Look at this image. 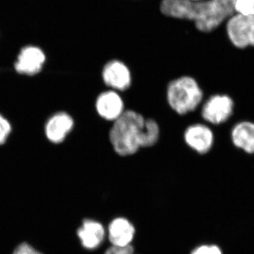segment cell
<instances>
[{
	"label": "cell",
	"instance_id": "9c48e42d",
	"mask_svg": "<svg viewBox=\"0 0 254 254\" xmlns=\"http://www.w3.org/2000/svg\"><path fill=\"white\" fill-rule=\"evenodd\" d=\"M46 60V55L41 48L32 46L24 47L14 64L15 70L21 74L33 76L41 72Z\"/></svg>",
	"mask_w": 254,
	"mask_h": 254
},
{
	"label": "cell",
	"instance_id": "9a60e30c",
	"mask_svg": "<svg viewBox=\"0 0 254 254\" xmlns=\"http://www.w3.org/2000/svg\"><path fill=\"white\" fill-rule=\"evenodd\" d=\"M191 254H224L223 250L217 245H202L192 252Z\"/></svg>",
	"mask_w": 254,
	"mask_h": 254
},
{
	"label": "cell",
	"instance_id": "7c38bea8",
	"mask_svg": "<svg viewBox=\"0 0 254 254\" xmlns=\"http://www.w3.org/2000/svg\"><path fill=\"white\" fill-rule=\"evenodd\" d=\"M109 240L114 247H124L129 245L134 237L135 228L127 219H115L110 224Z\"/></svg>",
	"mask_w": 254,
	"mask_h": 254
},
{
	"label": "cell",
	"instance_id": "277c9868",
	"mask_svg": "<svg viewBox=\"0 0 254 254\" xmlns=\"http://www.w3.org/2000/svg\"><path fill=\"white\" fill-rule=\"evenodd\" d=\"M235 100L227 93H215L205 100L200 115L206 123L221 125L231 120L235 115Z\"/></svg>",
	"mask_w": 254,
	"mask_h": 254
},
{
	"label": "cell",
	"instance_id": "5b68a950",
	"mask_svg": "<svg viewBox=\"0 0 254 254\" xmlns=\"http://www.w3.org/2000/svg\"><path fill=\"white\" fill-rule=\"evenodd\" d=\"M227 32L235 48L241 50L254 48V15H233L227 22Z\"/></svg>",
	"mask_w": 254,
	"mask_h": 254
},
{
	"label": "cell",
	"instance_id": "7a4b0ae2",
	"mask_svg": "<svg viewBox=\"0 0 254 254\" xmlns=\"http://www.w3.org/2000/svg\"><path fill=\"white\" fill-rule=\"evenodd\" d=\"M160 11L170 17L193 21L198 31L209 33L235 14V0H163Z\"/></svg>",
	"mask_w": 254,
	"mask_h": 254
},
{
	"label": "cell",
	"instance_id": "2e32d148",
	"mask_svg": "<svg viewBox=\"0 0 254 254\" xmlns=\"http://www.w3.org/2000/svg\"><path fill=\"white\" fill-rule=\"evenodd\" d=\"M11 131V125L0 115V145L4 144Z\"/></svg>",
	"mask_w": 254,
	"mask_h": 254
},
{
	"label": "cell",
	"instance_id": "e0dca14e",
	"mask_svg": "<svg viewBox=\"0 0 254 254\" xmlns=\"http://www.w3.org/2000/svg\"><path fill=\"white\" fill-rule=\"evenodd\" d=\"M134 249L131 245L124 247H110L106 250L104 254H133Z\"/></svg>",
	"mask_w": 254,
	"mask_h": 254
},
{
	"label": "cell",
	"instance_id": "8992f818",
	"mask_svg": "<svg viewBox=\"0 0 254 254\" xmlns=\"http://www.w3.org/2000/svg\"><path fill=\"white\" fill-rule=\"evenodd\" d=\"M184 140L190 149L198 154L205 155L213 148L215 133L211 128L205 124H193L185 130Z\"/></svg>",
	"mask_w": 254,
	"mask_h": 254
},
{
	"label": "cell",
	"instance_id": "3957f363",
	"mask_svg": "<svg viewBox=\"0 0 254 254\" xmlns=\"http://www.w3.org/2000/svg\"><path fill=\"white\" fill-rule=\"evenodd\" d=\"M203 91L194 78L183 76L170 81L167 87L169 106L180 115L195 111L201 104Z\"/></svg>",
	"mask_w": 254,
	"mask_h": 254
},
{
	"label": "cell",
	"instance_id": "d6986e66",
	"mask_svg": "<svg viewBox=\"0 0 254 254\" xmlns=\"http://www.w3.org/2000/svg\"><path fill=\"white\" fill-rule=\"evenodd\" d=\"M192 1H200V0H192Z\"/></svg>",
	"mask_w": 254,
	"mask_h": 254
},
{
	"label": "cell",
	"instance_id": "5bb4252c",
	"mask_svg": "<svg viewBox=\"0 0 254 254\" xmlns=\"http://www.w3.org/2000/svg\"><path fill=\"white\" fill-rule=\"evenodd\" d=\"M235 11L243 16L254 15V0H235Z\"/></svg>",
	"mask_w": 254,
	"mask_h": 254
},
{
	"label": "cell",
	"instance_id": "30bf717a",
	"mask_svg": "<svg viewBox=\"0 0 254 254\" xmlns=\"http://www.w3.org/2000/svg\"><path fill=\"white\" fill-rule=\"evenodd\" d=\"M230 139L232 146L249 155H254V122L237 121L231 127Z\"/></svg>",
	"mask_w": 254,
	"mask_h": 254
},
{
	"label": "cell",
	"instance_id": "ac0fdd59",
	"mask_svg": "<svg viewBox=\"0 0 254 254\" xmlns=\"http://www.w3.org/2000/svg\"><path fill=\"white\" fill-rule=\"evenodd\" d=\"M13 254H42L35 250L33 247L28 244H21L18 246Z\"/></svg>",
	"mask_w": 254,
	"mask_h": 254
},
{
	"label": "cell",
	"instance_id": "ba28073f",
	"mask_svg": "<svg viewBox=\"0 0 254 254\" xmlns=\"http://www.w3.org/2000/svg\"><path fill=\"white\" fill-rule=\"evenodd\" d=\"M95 108L100 118L114 123L125 113V102L119 92L108 90L98 95Z\"/></svg>",
	"mask_w": 254,
	"mask_h": 254
},
{
	"label": "cell",
	"instance_id": "8fae6325",
	"mask_svg": "<svg viewBox=\"0 0 254 254\" xmlns=\"http://www.w3.org/2000/svg\"><path fill=\"white\" fill-rule=\"evenodd\" d=\"M73 127V120L69 115L65 113H58L47 123L46 136L53 143H61L72 130Z\"/></svg>",
	"mask_w": 254,
	"mask_h": 254
},
{
	"label": "cell",
	"instance_id": "6da1fadb",
	"mask_svg": "<svg viewBox=\"0 0 254 254\" xmlns=\"http://www.w3.org/2000/svg\"><path fill=\"white\" fill-rule=\"evenodd\" d=\"M160 127L153 119H145L134 110H125L114 122L109 139L115 153L122 157L136 154L141 148H150L158 143Z\"/></svg>",
	"mask_w": 254,
	"mask_h": 254
},
{
	"label": "cell",
	"instance_id": "4fadbf2b",
	"mask_svg": "<svg viewBox=\"0 0 254 254\" xmlns=\"http://www.w3.org/2000/svg\"><path fill=\"white\" fill-rule=\"evenodd\" d=\"M82 245L88 250L97 248L102 243L105 237L104 227L99 222L87 220L78 230Z\"/></svg>",
	"mask_w": 254,
	"mask_h": 254
},
{
	"label": "cell",
	"instance_id": "52a82bcc",
	"mask_svg": "<svg viewBox=\"0 0 254 254\" xmlns=\"http://www.w3.org/2000/svg\"><path fill=\"white\" fill-rule=\"evenodd\" d=\"M105 86L115 91H125L131 86L132 76L126 64L118 60L108 62L102 71Z\"/></svg>",
	"mask_w": 254,
	"mask_h": 254
}]
</instances>
